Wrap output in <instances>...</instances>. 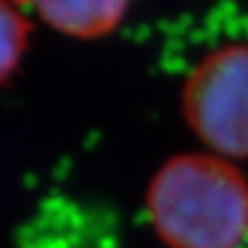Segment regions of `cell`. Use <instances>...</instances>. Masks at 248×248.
Segmentation results:
<instances>
[{
  "label": "cell",
  "mask_w": 248,
  "mask_h": 248,
  "mask_svg": "<svg viewBox=\"0 0 248 248\" xmlns=\"http://www.w3.org/2000/svg\"><path fill=\"white\" fill-rule=\"evenodd\" d=\"M146 211L168 248H242L248 240V181L220 155H174L150 179Z\"/></svg>",
  "instance_id": "6da1fadb"
},
{
  "label": "cell",
  "mask_w": 248,
  "mask_h": 248,
  "mask_svg": "<svg viewBox=\"0 0 248 248\" xmlns=\"http://www.w3.org/2000/svg\"><path fill=\"white\" fill-rule=\"evenodd\" d=\"M181 111L209 153L246 159L248 46H224L202 57L183 83Z\"/></svg>",
  "instance_id": "7a4b0ae2"
},
{
  "label": "cell",
  "mask_w": 248,
  "mask_h": 248,
  "mask_svg": "<svg viewBox=\"0 0 248 248\" xmlns=\"http://www.w3.org/2000/svg\"><path fill=\"white\" fill-rule=\"evenodd\" d=\"M44 24L74 39H100L120 26L128 0H13Z\"/></svg>",
  "instance_id": "3957f363"
},
{
  "label": "cell",
  "mask_w": 248,
  "mask_h": 248,
  "mask_svg": "<svg viewBox=\"0 0 248 248\" xmlns=\"http://www.w3.org/2000/svg\"><path fill=\"white\" fill-rule=\"evenodd\" d=\"M33 24L13 0H0V85L20 70Z\"/></svg>",
  "instance_id": "277c9868"
}]
</instances>
